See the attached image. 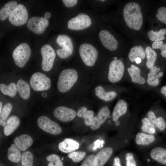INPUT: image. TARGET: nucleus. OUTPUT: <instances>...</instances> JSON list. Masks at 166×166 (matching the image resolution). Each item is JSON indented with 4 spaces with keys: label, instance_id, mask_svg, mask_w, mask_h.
Returning a JSON list of instances; mask_svg holds the SVG:
<instances>
[{
    "label": "nucleus",
    "instance_id": "49530a36",
    "mask_svg": "<svg viewBox=\"0 0 166 166\" xmlns=\"http://www.w3.org/2000/svg\"><path fill=\"white\" fill-rule=\"evenodd\" d=\"M62 1L65 6L67 7L74 6L77 2V0H63Z\"/></svg>",
    "mask_w": 166,
    "mask_h": 166
},
{
    "label": "nucleus",
    "instance_id": "8fccbe9b",
    "mask_svg": "<svg viewBox=\"0 0 166 166\" xmlns=\"http://www.w3.org/2000/svg\"><path fill=\"white\" fill-rule=\"evenodd\" d=\"M131 67L135 71L138 73H140V70L138 67L135 66L133 65H131Z\"/></svg>",
    "mask_w": 166,
    "mask_h": 166
},
{
    "label": "nucleus",
    "instance_id": "5701e85b",
    "mask_svg": "<svg viewBox=\"0 0 166 166\" xmlns=\"http://www.w3.org/2000/svg\"><path fill=\"white\" fill-rule=\"evenodd\" d=\"M155 139V136L152 134L139 132L136 136L135 141L137 145H147L153 143Z\"/></svg>",
    "mask_w": 166,
    "mask_h": 166
},
{
    "label": "nucleus",
    "instance_id": "dca6fc26",
    "mask_svg": "<svg viewBox=\"0 0 166 166\" xmlns=\"http://www.w3.org/2000/svg\"><path fill=\"white\" fill-rule=\"evenodd\" d=\"M78 142L74 140L66 138L58 144V148L62 152L68 153H70L78 149L79 147Z\"/></svg>",
    "mask_w": 166,
    "mask_h": 166
},
{
    "label": "nucleus",
    "instance_id": "5fc2aeb1",
    "mask_svg": "<svg viewBox=\"0 0 166 166\" xmlns=\"http://www.w3.org/2000/svg\"><path fill=\"white\" fill-rule=\"evenodd\" d=\"M164 74V73L162 71L160 72L158 74V75L159 77H160L163 76Z\"/></svg>",
    "mask_w": 166,
    "mask_h": 166
},
{
    "label": "nucleus",
    "instance_id": "a19ab883",
    "mask_svg": "<svg viewBox=\"0 0 166 166\" xmlns=\"http://www.w3.org/2000/svg\"><path fill=\"white\" fill-rule=\"evenodd\" d=\"M95 156L93 154L89 155L86 157L81 166H96Z\"/></svg>",
    "mask_w": 166,
    "mask_h": 166
},
{
    "label": "nucleus",
    "instance_id": "ddd939ff",
    "mask_svg": "<svg viewBox=\"0 0 166 166\" xmlns=\"http://www.w3.org/2000/svg\"><path fill=\"white\" fill-rule=\"evenodd\" d=\"M99 37L102 45L111 51L116 50L118 46L117 40L107 30H103L99 33Z\"/></svg>",
    "mask_w": 166,
    "mask_h": 166
},
{
    "label": "nucleus",
    "instance_id": "aec40b11",
    "mask_svg": "<svg viewBox=\"0 0 166 166\" xmlns=\"http://www.w3.org/2000/svg\"><path fill=\"white\" fill-rule=\"evenodd\" d=\"M20 120L16 116L10 117L7 120L4 128V132L6 136H8L12 133L19 126Z\"/></svg>",
    "mask_w": 166,
    "mask_h": 166
},
{
    "label": "nucleus",
    "instance_id": "1a4fd4ad",
    "mask_svg": "<svg viewBox=\"0 0 166 166\" xmlns=\"http://www.w3.org/2000/svg\"><path fill=\"white\" fill-rule=\"evenodd\" d=\"M124 71V66L119 59L114 60L110 63L108 77L112 83H116L122 78Z\"/></svg>",
    "mask_w": 166,
    "mask_h": 166
},
{
    "label": "nucleus",
    "instance_id": "ea45409f",
    "mask_svg": "<svg viewBox=\"0 0 166 166\" xmlns=\"http://www.w3.org/2000/svg\"><path fill=\"white\" fill-rule=\"evenodd\" d=\"M156 17L158 20L166 24V7H161L159 8Z\"/></svg>",
    "mask_w": 166,
    "mask_h": 166
},
{
    "label": "nucleus",
    "instance_id": "4d7b16f0",
    "mask_svg": "<svg viewBox=\"0 0 166 166\" xmlns=\"http://www.w3.org/2000/svg\"><path fill=\"white\" fill-rule=\"evenodd\" d=\"M2 103L1 102H0V114L1 113L2 111Z\"/></svg>",
    "mask_w": 166,
    "mask_h": 166
},
{
    "label": "nucleus",
    "instance_id": "c756f323",
    "mask_svg": "<svg viewBox=\"0 0 166 166\" xmlns=\"http://www.w3.org/2000/svg\"><path fill=\"white\" fill-rule=\"evenodd\" d=\"M145 53L147 57L146 66L148 68L150 69L154 66L157 54L156 51L149 46L146 48Z\"/></svg>",
    "mask_w": 166,
    "mask_h": 166
},
{
    "label": "nucleus",
    "instance_id": "4be33fe9",
    "mask_svg": "<svg viewBox=\"0 0 166 166\" xmlns=\"http://www.w3.org/2000/svg\"><path fill=\"white\" fill-rule=\"evenodd\" d=\"M17 91L21 97L23 99H28L30 95V86L26 81L19 80L16 85Z\"/></svg>",
    "mask_w": 166,
    "mask_h": 166
},
{
    "label": "nucleus",
    "instance_id": "393cba45",
    "mask_svg": "<svg viewBox=\"0 0 166 166\" xmlns=\"http://www.w3.org/2000/svg\"><path fill=\"white\" fill-rule=\"evenodd\" d=\"M145 57V50L141 45L134 46L131 48L128 54V58L132 62L135 61V59L138 57L144 59Z\"/></svg>",
    "mask_w": 166,
    "mask_h": 166
},
{
    "label": "nucleus",
    "instance_id": "20e7f679",
    "mask_svg": "<svg viewBox=\"0 0 166 166\" xmlns=\"http://www.w3.org/2000/svg\"><path fill=\"white\" fill-rule=\"evenodd\" d=\"M79 53L82 60L86 65H94L98 57V52L94 46L88 43L83 44L79 47Z\"/></svg>",
    "mask_w": 166,
    "mask_h": 166
},
{
    "label": "nucleus",
    "instance_id": "58836bf2",
    "mask_svg": "<svg viewBox=\"0 0 166 166\" xmlns=\"http://www.w3.org/2000/svg\"><path fill=\"white\" fill-rule=\"evenodd\" d=\"M73 50L70 49H59L56 51L57 55L62 59L66 58L72 54Z\"/></svg>",
    "mask_w": 166,
    "mask_h": 166
},
{
    "label": "nucleus",
    "instance_id": "052dcab7",
    "mask_svg": "<svg viewBox=\"0 0 166 166\" xmlns=\"http://www.w3.org/2000/svg\"><path fill=\"white\" fill-rule=\"evenodd\" d=\"M119 60H121V61H122L123 60V59L122 58H120Z\"/></svg>",
    "mask_w": 166,
    "mask_h": 166
},
{
    "label": "nucleus",
    "instance_id": "a18cd8bd",
    "mask_svg": "<svg viewBox=\"0 0 166 166\" xmlns=\"http://www.w3.org/2000/svg\"><path fill=\"white\" fill-rule=\"evenodd\" d=\"M160 68H158L156 66H154L150 68L149 72L148 74V77L156 75L160 71Z\"/></svg>",
    "mask_w": 166,
    "mask_h": 166
},
{
    "label": "nucleus",
    "instance_id": "0eeeda50",
    "mask_svg": "<svg viewBox=\"0 0 166 166\" xmlns=\"http://www.w3.org/2000/svg\"><path fill=\"white\" fill-rule=\"evenodd\" d=\"M41 53L42 56V69L44 71H49L53 66L56 57L55 52L50 45L45 44L42 47Z\"/></svg>",
    "mask_w": 166,
    "mask_h": 166
},
{
    "label": "nucleus",
    "instance_id": "864d4df0",
    "mask_svg": "<svg viewBox=\"0 0 166 166\" xmlns=\"http://www.w3.org/2000/svg\"><path fill=\"white\" fill-rule=\"evenodd\" d=\"M135 61L136 63L139 64L141 62V58L139 57L136 58L135 60Z\"/></svg>",
    "mask_w": 166,
    "mask_h": 166
},
{
    "label": "nucleus",
    "instance_id": "6ab92c4d",
    "mask_svg": "<svg viewBox=\"0 0 166 166\" xmlns=\"http://www.w3.org/2000/svg\"><path fill=\"white\" fill-rule=\"evenodd\" d=\"M151 158L157 162L166 165V149L161 147H156L152 149L150 152Z\"/></svg>",
    "mask_w": 166,
    "mask_h": 166
},
{
    "label": "nucleus",
    "instance_id": "7c9ffc66",
    "mask_svg": "<svg viewBox=\"0 0 166 166\" xmlns=\"http://www.w3.org/2000/svg\"><path fill=\"white\" fill-rule=\"evenodd\" d=\"M166 34V29H161L159 31L154 32L152 30L149 31L147 35L150 40L152 41L157 42L165 39L164 35Z\"/></svg>",
    "mask_w": 166,
    "mask_h": 166
},
{
    "label": "nucleus",
    "instance_id": "9b49d317",
    "mask_svg": "<svg viewBox=\"0 0 166 166\" xmlns=\"http://www.w3.org/2000/svg\"><path fill=\"white\" fill-rule=\"evenodd\" d=\"M49 22L45 18L33 17L28 21L27 27L29 30L37 34L43 33L48 26Z\"/></svg>",
    "mask_w": 166,
    "mask_h": 166
},
{
    "label": "nucleus",
    "instance_id": "b1692460",
    "mask_svg": "<svg viewBox=\"0 0 166 166\" xmlns=\"http://www.w3.org/2000/svg\"><path fill=\"white\" fill-rule=\"evenodd\" d=\"M94 113L91 110H88L87 107L82 106L80 108L77 113V116L84 119L85 124L88 126H90L93 117Z\"/></svg>",
    "mask_w": 166,
    "mask_h": 166
},
{
    "label": "nucleus",
    "instance_id": "bf43d9fd",
    "mask_svg": "<svg viewBox=\"0 0 166 166\" xmlns=\"http://www.w3.org/2000/svg\"><path fill=\"white\" fill-rule=\"evenodd\" d=\"M113 59L114 60H116L117 59V57H113Z\"/></svg>",
    "mask_w": 166,
    "mask_h": 166
},
{
    "label": "nucleus",
    "instance_id": "2f4dec72",
    "mask_svg": "<svg viewBox=\"0 0 166 166\" xmlns=\"http://www.w3.org/2000/svg\"><path fill=\"white\" fill-rule=\"evenodd\" d=\"M141 122L142 125L141 127V129L143 132L151 134L155 133V126L151 122L148 118H143Z\"/></svg>",
    "mask_w": 166,
    "mask_h": 166
},
{
    "label": "nucleus",
    "instance_id": "13d9d810",
    "mask_svg": "<svg viewBox=\"0 0 166 166\" xmlns=\"http://www.w3.org/2000/svg\"><path fill=\"white\" fill-rule=\"evenodd\" d=\"M6 124V122L5 121H3L2 124V126H4Z\"/></svg>",
    "mask_w": 166,
    "mask_h": 166
},
{
    "label": "nucleus",
    "instance_id": "7ed1b4c3",
    "mask_svg": "<svg viewBox=\"0 0 166 166\" xmlns=\"http://www.w3.org/2000/svg\"><path fill=\"white\" fill-rule=\"evenodd\" d=\"M31 53L30 46L26 43H22L17 46L12 53L15 64L19 67H23L29 60Z\"/></svg>",
    "mask_w": 166,
    "mask_h": 166
},
{
    "label": "nucleus",
    "instance_id": "de8ad7c7",
    "mask_svg": "<svg viewBox=\"0 0 166 166\" xmlns=\"http://www.w3.org/2000/svg\"><path fill=\"white\" fill-rule=\"evenodd\" d=\"M147 116L151 122L154 125L157 118L154 113L151 111H149L147 113Z\"/></svg>",
    "mask_w": 166,
    "mask_h": 166
},
{
    "label": "nucleus",
    "instance_id": "4c0bfd02",
    "mask_svg": "<svg viewBox=\"0 0 166 166\" xmlns=\"http://www.w3.org/2000/svg\"><path fill=\"white\" fill-rule=\"evenodd\" d=\"M152 47L153 49H160L162 56L166 57V43H164L162 41L154 42L152 44Z\"/></svg>",
    "mask_w": 166,
    "mask_h": 166
},
{
    "label": "nucleus",
    "instance_id": "cd10ccee",
    "mask_svg": "<svg viewBox=\"0 0 166 166\" xmlns=\"http://www.w3.org/2000/svg\"><path fill=\"white\" fill-rule=\"evenodd\" d=\"M56 42L62 48L73 49L72 40L70 37L66 35H58L56 39Z\"/></svg>",
    "mask_w": 166,
    "mask_h": 166
},
{
    "label": "nucleus",
    "instance_id": "f3484780",
    "mask_svg": "<svg viewBox=\"0 0 166 166\" xmlns=\"http://www.w3.org/2000/svg\"><path fill=\"white\" fill-rule=\"evenodd\" d=\"M14 143L20 150L24 151L31 146L33 139L30 136L24 134L15 137Z\"/></svg>",
    "mask_w": 166,
    "mask_h": 166
},
{
    "label": "nucleus",
    "instance_id": "412c9836",
    "mask_svg": "<svg viewBox=\"0 0 166 166\" xmlns=\"http://www.w3.org/2000/svg\"><path fill=\"white\" fill-rule=\"evenodd\" d=\"M96 96L100 99L106 101H111L117 96V93L114 91H106L101 86H98L95 89Z\"/></svg>",
    "mask_w": 166,
    "mask_h": 166
},
{
    "label": "nucleus",
    "instance_id": "f03ea898",
    "mask_svg": "<svg viewBox=\"0 0 166 166\" xmlns=\"http://www.w3.org/2000/svg\"><path fill=\"white\" fill-rule=\"evenodd\" d=\"M78 77L77 71L73 69H68L62 71L59 76L57 87L61 93L69 90L77 81Z\"/></svg>",
    "mask_w": 166,
    "mask_h": 166
},
{
    "label": "nucleus",
    "instance_id": "6e6d98bb",
    "mask_svg": "<svg viewBox=\"0 0 166 166\" xmlns=\"http://www.w3.org/2000/svg\"><path fill=\"white\" fill-rule=\"evenodd\" d=\"M42 96L43 97L45 98L47 96V94L46 93L44 92L42 94Z\"/></svg>",
    "mask_w": 166,
    "mask_h": 166
},
{
    "label": "nucleus",
    "instance_id": "4468645a",
    "mask_svg": "<svg viewBox=\"0 0 166 166\" xmlns=\"http://www.w3.org/2000/svg\"><path fill=\"white\" fill-rule=\"evenodd\" d=\"M110 113L109 109L108 106L102 107L98 112L97 116L94 117L90 125V128L93 130H96L99 128L103 124Z\"/></svg>",
    "mask_w": 166,
    "mask_h": 166
},
{
    "label": "nucleus",
    "instance_id": "39448f33",
    "mask_svg": "<svg viewBox=\"0 0 166 166\" xmlns=\"http://www.w3.org/2000/svg\"><path fill=\"white\" fill-rule=\"evenodd\" d=\"M28 14L25 6L22 4L17 5L10 14L8 19L13 25L20 26L26 23Z\"/></svg>",
    "mask_w": 166,
    "mask_h": 166
},
{
    "label": "nucleus",
    "instance_id": "bb28decb",
    "mask_svg": "<svg viewBox=\"0 0 166 166\" xmlns=\"http://www.w3.org/2000/svg\"><path fill=\"white\" fill-rule=\"evenodd\" d=\"M17 2L15 1H10L6 3L0 10V19L5 20L9 16L14 8L17 6Z\"/></svg>",
    "mask_w": 166,
    "mask_h": 166
},
{
    "label": "nucleus",
    "instance_id": "f704fd0d",
    "mask_svg": "<svg viewBox=\"0 0 166 166\" xmlns=\"http://www.w3.org/2000/svg\"><path fill=\"white\" fill-rule=\"evenodd\" d=\"M49 162L48 166H63V164L59 156L56 154H52L48 156L46 158Z\"/></svg>",
    "mask_w": 166,
    "mask_h": 166
},
{
    "label": "nucleus",
    "instance_id": "473e14b6",
    "mask_svg": "<svg viewBox=\"0 0 166 166\" xmlns=\"http://www.w3.org/2000/svg\"><path fill=\"white\" fill-rule=\"evenodd\" d=\"M34 157L29 151L23 152L22 155L21 166H33Z\"/></svg>",
    "mask_w": 166,
    "mask_h": 166
},
{
    "label": "nucleus",
    "instance_id": "c9c22d12",
    "mask_svg": "<svg viewBox=\"0 0 166 166\" xmlns=\"http://www.w3.org/2000/svg\"><path fill=\"white\" fill-rule=\"evenodd\" d=\"M86 153L82 151L73 152L69 153L68 156L75 163H78L82 160L85 157Z\"/></svg>",
    "mask_w": 166,
    "mask_h": 166
},
{
    "label": "nucleus",
    "instance_id": "a211bd4d",
    "mask_svg": "<svg viewBox=\"0 0 166 166\" xmlns=\"http://www.w3.org/2000/svg\"><path fill=\"white\" fill-rule=\"evenodd\" d=\"M127 102L123 99L119 100L116 104L112 113V120L117 121L120 117L125 114L128 109Z\"/></svg>",
    "mask_w": 166,
    "mask_h": 166
},
{
    "label": "nucleus",
    "instance_id": "79ce46f5",
    "mask_svg": "<svg viewBox=\"0 0 166 166\" xmlns=\"http://www.w3.org/2000/svg\"><path fill=\"white\" fill-rule=\"evenodd\" d=\"M126 166H137L133 154L127 152L125 155Z\"/></svg>",
    "mask_w": 166,
    "mask_h": 166
},
{
    "label": "nucleus",
    "instance_id": "37998d69",
    "mask_svg": "<svg viewBox=\"0 0 166 166\" xmlns=\"http://www.w3.org/2000/svg\"><path fill=\"white\" fill-rule=\"evenodd\" d=\"M155 126L161 131L165 130L166 127V123L164 118L161 117L157 118Z\"/></svg>",
    "mask_w": 166,
    "mask_h": 166
},
{
    "label": "nucleus",
    "instance_id": "c85d7f7f",
    "mask_svg": "<svg viewBox=\"0 0 166 166\" xmlns=\"http://www.w3.org/2000/svg\"><path fill=\"white\" fill-rule=\"evenodd\" d=\"M0 90L5 95L11 97H14L17 91L16 85L14 83H11L8 85L3 83L0 84Z\"/></svg>",
    "mask_w": 166,
    "mask_h": 166
},
{
    "label": "nucleus",
    "instance_id": "3c124183",
    "mask_svg": "<svg viewBox=\"0 0 166 166\" xmlns=\"http://www.w3.org/2000/svg\"><path fill=\"white\" fill-rule=\"evenodd\" d=\"M160 91L161 93L166 97V85L164 86L161 88Z\"/></svg>",
    "mask_w": 166,
    "mask_h": 166
},
{
    "label": "nucleus",
    "instance_id": "9d476101",
    "mask_svg": "<svg viewBox=\"0 0 166 166\" xmlns=\"http://www.w3.org/2000/svg\"><path fill=\"white\" fill-rule=\"evenodd\" d=\"M39 127L44 131L53 135H58L62 132L59 125L45 116H42L37 121Z\"/></svg>",
    "mask_w": 166,
    "mask_h": 166
},
{
    "label": "nucleus",
    "instance_id": "c03bdc74",
    "mask_svg": "<svg viewBox=\"0 0 166 166\" xmlns=\"http://www.w3.org/2000/svg\"><path fill=\"white\" fill-rule=\"evenodd\" d=\"M159 78L158 74L154 76L148 77L147 79V83L150 86H156L158 85L160 83Z\"/></svg>",
    "mask_w": 166,
    "mask_h": 166
},
{
    "label": "nucleus",
    "instance_id": "f257e3e1",
    "mask_svg": "<svg viewBox=\"0 0 166 166\" xmlns=\"http://www.w3.org/2000/svg\"><path fill=\"white\" fill-rule=\"evenodd\" d=\"M123 13L124 19L129 28L136 30H140L143 17L140 6L138 3L131 2L126 4Z\"/></svg>",
    "mask_w": 166,
    "mask_h": 166
},
{
    "label": "nucleus",
    "instance_id": "2eb2a0df",
    "mask_svg": "<svg viewBox=\"0 0 166 166\" xmlns=\"http://www.w3.org/2000/svg\"><path fill=\"white\" fill-rule=\"evenodd\" d=\"M112 148L107 147L100 150L95 155L96 166H104L112 155Z\"/></svg>",
    "mask_w": 166,
    "mask_h": 166
},
{
    "label": "nucleus",
    "instance_id": "a878e982",
    "mask_svg": "<svg viewBox=\"0 0 166 166\" xmlns=\"http://www.w3.org/2000/svg\"><path fill=\"white\" fill-rule=\"evenodd\" d=\"M8 158L10 161L15 163L19 162L22 155L19 149L14 144H11L8 150Z\"/></svg>",
    "mask_w": 166,
    "mask_h": 166
},
{
    "label": "nucleus",
    "instance_id": "423d86ee",
    "mask_svg": "<svg viewBox=\"0 0 166 166\" xmlns=\"http://www.w3.org/2000/svg\"><path fill=\"white\" fill-rule=\"evenodd\" d=\"M30 84L32 88L36 91L47 90L51 86L50 79L40 72H36L32 75Z\"/></svg>",
    "mask_w": 166,
    "mask_h": 166
},
{
    "label": "nucleus",
    "instance_id": "72a5a7b5",
    "mask_svg": "<svg viewBox=\"0 0 166 166\" xmlns=\"http://www.w3.org/2000/svg\"><path fill=\"white\" fill-rule=\"evenodd\" d=\"M127 70L133 82L140 85L145 83V80L144 78L141 77L140 73L135 71L131 67L128 68Z\"/></svg>",
    "mask_w": 166,
    "mask_h": 166
},
{
    "label": "nucleus",
    "instance_id": "e433bc0d",
    "mask_svg": "<svg viewBox=\"0 0 166 166\" xmlns=\"http://www.w3.org/2000/svg\"><path fill=\"white\" fill-rule=\"evenodd\" d=\"M12 105L10 103H6L4 106L0 116V125H1L3 121H5L8 117V115L11 111L12 109Z\"/></svg>",
    "mask_w": 166,
    "mask_h": 166
},
{
    "label": "nucleus",
    "instance_id": "09e8293b",
    "mask_svg": "<svg viewBox=\"0 0 166 166\" xmlns=\"http://www.w3.org/2000/svg\"><path fill=\"white\" fill-rule=\"evenodd\" d=\"M113 166H122L120 164V159L118 157H116L114 158Z\"/></svg>",
    "mask_w": 166,
    "mask_h": 166
},
{
    "label": "nucleus",
    "instance_id": "603ef678",
    "mask_svg": "<svg viewBox=\"0 0 166 166\" xmlns=\"http://www.w3.org/2000/svg\"><path fill=\"white\" fill-rule=\"evenodd\" d=\"M51 16V14L48 12H46L44 14L45 18L47 19L49 18Z\"/></svg>",
    "mask_w": 166,
    "mask_h": 166
},
{
    "label": "nucleus",
    "instance_id": "6e6552de",
    "mask_svg": "<svg viewBox=\"0 0 166 166\" xmlns=\"http://www.w3.org/2000/svg\"><path fill=\"white\" fill-rule=\"evenodd\" d=\"M91 20L87 14L81 13L70 19L68 22V28L74 30H81L89 27Z\"/></svg>",
    "mask_w": 166,
    "mask_h": 166
},
{
    "label": "nucleus",
    "instance_id": "f8f14e48",
    "mask_svg": "<svg viewBox=\"0 0 166 166\" xmlns=\"http://www.w3.org/2000/svg\"><path fill=\"white\" fill-rule=\"evenodd\" d=\"M53 114L54 117L60 121L68 122L73 120L77 113L72 109L64 106H60L54 110Z\"/></svg>",
    "mask_w": 166,
    "mask_h": 166
}]
</instances>
